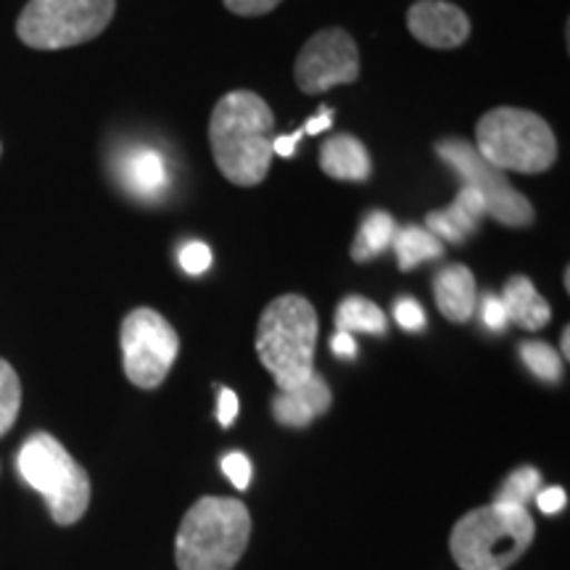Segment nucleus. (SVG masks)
<instances>
[{"instance_id":"1","label":"nucleus","mask_w":570,"mask_h":570,"mask_svg":"<svg viewBox=\"0 0 570 570\" xmlns=\"http://www.w3.org/2000/svg\"><path fill=\"white\" fill-rule=\"evenodd\" d=\"M273 109L252 90L227 92L217 101L209 122V142L217 169L233 185H259L273 164Z\"/></svg>"},{"instance_id":"2","label":"nucleus","mask_w":570,"mask_h":570,"mask_svg":"<svg viewBox=\"0 0 570 570\" xmlns=\"http://www.w3.org/2000/svg\"><path fill=\"white\" fill-rule=\"evenodd\" d=\"M252 537L246 504L227 497H202L185 512L175 541L180 570H233Z\"/></svg>"},{"instance_id":"3","label":"nucleus","mask_w":570,"mask_h":570,"mask_svg":"<svg viewBox=\"0 0 570 570\" xmlns=\"http://www.w3.org/2000/svg\"><path fill=\"white\" fill-rule=\"evenodd\" d=\"M317 331V312L304 296H281L262 312L256 354L281 391L298 389L315 375Z\"/></svg>"},{"instance_id":"4","label":"nucleus","mask_w":570,"mask_h":570,"mask_svg":"<svg viewBox=\"0 0 570 570\" xmlns=\"http://www.w3.org/2000/svg\"><path fill=\"white\" fill-rule=\"evenodd\" d=\"M533 537L529 510L487 504L454 523L449 552L460 570H508L529 552Z\"/></svg>"},{"instance_id":"5","label":"nucleus","mask_w":570,"mask_h":570,"mask_svg":"<svg viewBox=\"0 0 570 570\" xmlns=\"http://www.w3.org/2000/svg\"><path fill=\"white\" fill-rule=\"evenodd\" d=\"M475 151L499 173L539 175L558 159V140L539 114L525 109H491L475 127Z\"/></svg>"},{"instance_id":"6","label":"nucleus","mask_w":570,"mask_h":570,"mask_svg":"<svg viewBox=\"0 0 570 570\" xmlns=\"http://www.w3.org/2000/svg\"><path fill=\"white\" fill-rule=\"evenodd\" d=\"M19 473L46 497L59 525L77 523L90 504V475L51 433H32L19 452Z\"/></svg>"},{"instance_id":"7","label":"nucleus","mask_w":570,"mask_h":570,"mask_svg":"<svg viewBox=\"0 0 570 570\" xmlns=\"http://www.w3.org/2000/svg\"><path fill=\"white\" fill-rule=\"evenodd\" d=\"M117 0H30L17 21L24 46L61 51L98 38L114 17Z\"/></svg>"},{"instance_id":"8","label":"nucleus","mask_w":570,"mask_h":570,"mask_svg":"<svg viewBox=\"0 0 570 570\" xmlns=\"http://www.w3.org/2000/svg\"><path fill=\"white\" fill-rule=\"evenodd\" d=\"M436 154L462 177L468 188H473L481 196L483 209L497 223H502L504 227H529L533 223V206L529 198L512 188L504 173L491 167L475 151L473 142L462 138H446L436 146Z\"/></svg>"},{"instance_id":"9","label":"nucleus","mask_w":570,"mask_h":570,"mask_svg":"<svg viewBox=\"0 0 570 570\" xmlns=\"http://www.w3.org/2000/svg\"><path fill=\"white\" fill-rule=\"evenodd\" d=\"M180 338L156 309L138 306L122 323L125 375L138 389H159L173 370Z\"/></svg>"},{"instance_id":"10","label":"nucleus","mask_w":570,"mask_h":570,"mask_svg":"<svg viewBox=\"0 0 570 570\" xmlns=\"http://www.w3.org/2000/svg\"><path fill=\"white\" fill-rule=\"evenodd\" d=\"M296 85L306 96H320L360 77V51L346 30H323L306 40L296 59Z\"/></svg>"},{"instance_id":"11","label":"nucleus","mask_w":570,"mask_h":570,"mask_svg":"<svg viewBox=\"0 0 570 570\" xmlns=\"http://www.w3.org/2000/svg\"><path fill=\"white\" fill-rule=\"evenodd\" d=\"M407 27L412 38L428 48L452 51L470 38L468 13L446 0H417L407 11Z\"/></svg>"},{"instance_id":"12","label":"nucleus","mask_w":570,"mask_h":570,"mask_svg":"<svg viewBox=\"0 0 570 570\" xmlns=\"http://www.w3.org/2000/svg\"><path fill=\"white\" fill-rule=\"evenodd\" d=\"M483 214H487V209H483L481 196L475 194L473 188H468V185H462L458 198H454L446 209L428 214L425 225L428 230L436 235L441 244L460 246L465 244L470 235L479 233Z\"/></svg>"},{"instance_id":"13","label":"nucleus","mask_w":570,"mask_h":570,"mask_svg":"<svg viewBox=\"0 0 570 570\" xmlns=\"http://www.w3.org/2000/svg\"><path fill=\"white\" fill-rule=\"evenodd\" d=\"M333 396L323 375H312L309 381L302 383L298 389L281 391L273 399V415L285 428H306L312 420L325 415L331 410Z\"/></svg>"},{"instance_id":"14","label":"nucleus","mask_w":570,"mask_h":570,"mask_svg":"<svg viewBox=\"0 0 570 570\" xmlns=\"http://www.w3.org/2000/svg\"><path fill=\"white\" fill-rule=\"evenodd\" d=\"M320 167L327 177L344 183H365L373 175L367 148L354 135H333L320 148Z\"/></svg>"},{"instance_id":"15","label":"nucleus","mask_w":570,"mask_h":570,"mask_svg":"<svg viewBox=\"0 0 570 570\" xmlns=\"http://www.w3.org/2000/svg\"><path fill=\"white\" fill-rule=\"evenodd\" d=\"M439 312L449 323H468L475 312V277L465 265H449L433 277Z\"/></svg>"},{"instance_id":"16","label":"nucleus","mask_w":570,"mask_h":570,"mask_svg":"<svg viewBox=\"0 0 570 570\" xmlns=\"http://www.w3.org/2000/svg\"><path fill=\"white\" fill-rule=\"evenodd\" d=\"M502 304L508 309V320L523 327V331H541L552 320V309L547 298L539 294L537 285L529 277L515 275L504 283Z\"/></svg>"},{"instance_id":"17","label":"nucleus","mask_w":570,"mask_h":570,"mask_svg":"<svg viewBox=\"0 0 570 570\" xmlns=\"http://www.w3.org/2000/svg\"><path fill=\"white\" fill-rule=\"evenodd\" d=\"M125 180L142 198L159 196V190L167 185V164H164V156L154 151V148H138V151H132V156L125 164Z\"/></svg>"},{"instance_id":"18","label":"nucleus","mask_w":570,"mask_h":570,"mask_svg":"<svg viewBox=\"0 0 570 570\" xmlns=\"http://www.w3.org/2000/svg\"><path fill=\"white\" fill-rule=\"evenodd\" d=\"M391 246H394L399 269H402V273H410V269H415L420 265V262L439 259V256L444 254V244H441L428 227L420 225H407L402 227V230H396L394 244Z\"/></svg>"},{"instance_id":"19","label":"nucleus","mask_w":570,"mask_h":570,"mask_svg":"<svg viewBox=\"0 0 570 570\" xmlns=\"http://www.w3.org/2000/svg\"><path fill=\"white\" fill-rule=\"evenodd\" d=\"M336 327L344 333H370V336H383L389 320L377 304L365 296H348L341 302L336 312Z\"/></svg>"},{"instance_id":"20","label":"nucleus","mask_w":570,"mask_h":570,"mask_svg":"<svg viewBox=\"0 0 570 570\" xmlns=\"http://www.w3.org/2000/svg\"><path fill=\"white\" fill-rule=\"evenodd\" d=\"M396 235V223L389 212H373L365 219V225L360 227V235H356L352 256L354 262H370L375 259L377 254H383L386 248L394 244Z\"/></svg>"},{"instance_id":"21","label":"nucleus","mask_w":570,"mask_h":570,"mask_svg":"<svg viewBox=\"0 0 570 570\" xmlns=\"http://www.w3.org/2000/svg\"><path fill=\"white\" fill-rule=\"evenodd\" d=\"M539 487H541L539 470L520 468L515 473H510L508 481L502 483V489L497 491L494 504H502V508H525V504L539 494Z\"/></svg>"},{"instance_id":"22","label":"nucleus","mask_w":570,"mask_h":570,"mask_svg":"<svg viewBox=\"0 0 570 570\" xmlns=\"http://www.w3.org/2000/svg\"><path fill=\"white\" fill-rule=\"evenodd\" d=\"M518 352L520 360L525 362V367H529L539 381L560 383L562 360L550 344H544V341H523Z\"/></svg>"},{"instance_id":"23","label":"nucleus","mask_w":570,"mask_h":570,"mask_svg":"<svg viewBox=\"0 0 570 570\" xmlns=\"http://www.w3.org/2000/svg\"><path fill=\"white\" fill-rule=\"evenodd\" d=\"M21 407V383L17 370L0 360V436L11 431Z\"/></svg>"},{"instance_id":"24","label":"nucleus","mask_w":570,"mask_h":570,"mask_svg":"<svg viewBox=\"0 0 570 570\" xmlns=\"http://www.w3.org/2000/svg\"><path fill=\"white\" fill-rule=\"evenodd\" d=\"M180 265L188 275H202L212 267V252L209 246L202 244V240H194V244L183 246L180 252Z\"/></svg>"},{"instance_id":"25","label":"nucleus","mask_w":570,"mask_h":570,"mask_svg":"<svg viewBox=\"0 0 570 570\" xmlns=\"http://www.w3.org/2000/svg\"><path fill=\"white\" fill-rule=\"evenodd\" d=\"M223 470L227 479L233 481L235 489L246 491L248 483H252V462H248L246 454L230 452L223 458Z\"/></svg>"},{"instance_id":"26","label":"nucleus","mask_w":570,"mask_h":570,"mask_svg":"<svg viewBox=\"0 0 570 570\" xmlns=\"http://www.w3.org/2000/svg\"><path fill=\"white\" fill-rule=\"evenodd\" d=\"M396 323L404 327V331H423L425 327V312L415 298H399L394 306Z\"/></svg>"},{"instance_id":"27","label":"nucleus","mask_w":570,"mask_h":570,"mask_svg":"<svg viewBox=\"0 0 570 570\" xmlns=\"http://www.w3.org/2000/svg\"><path fill=\"white\" fill-rule=\"evenodd\" d=\"M283 0H225V6L238 17H262V13H269L277 9Z\"/></svg>"},{"instance_id":"28","label":"nucleus","mask_w":570,"mask_h":570,"mask_svg":"<svg viewBox=\"0 0 570 570\" xmlns=\"http://www.w3.org/2000/svg\"><path fill=\"white\" fill-rule=\"evenodd\" d=\"M483 323H487L491 331H497V333H502L504 327L510 325L508 309H504L502 298H499V296L483 298Z\"/></svg>"},{"instance_id":"29","label":"nucleus","mask_w":570,"mask_h":570,"mask_svg":"<svg viewBox=\"0 0 570 570\" xmlns=\"http://www.w3.org/2000/svg\"><path fill=\"white\" fill-rule=\"evenodd\" d=\"M533 502L539 504V510L544 512V515H554V512L566 510L568 494H566V491H562L560 487H550V489L539 491V494L533 497Z\"/></svg>"},{"instance_id":"30","label":"nucleus","mask_w":570,"mask_h":570,"mask_svg":"<svg viewBox=\"0 0 570 570\" xmlns=\"http://www.w3.org/2000/svg\"><path fill=\"white\" fill-rule=\"evenodd\" d=\"M235 415H238V396H235V391L223 389V391H219V399H217L219 425L230 428L235 423Z\"/></svg>"},{"instance_id":"31","label":"nucleus","mask_w":570,"mask_h":570,"mask_svg":"<svg viewBox=\"0 0 570 570\" xmlns=\"http://www.w3.org/2000/svg\"><path fill=\"white\" fill-rule=\"evenodd\" d=\"M331 348H333V354L341 356V360H352V356L356 354L354 336H352V333L338 331L336 336H333V341H331Z\"/></svg>"},{"instance_id":"32","label":"nucleus","mask_w":570,"mask_h":570,"mask_svg":"<svg viewBox=\"0 0 570 570\" xmlns=\"http://www.w3.org/2000/svg\"><path fill=\"white\" fill-rule=\"evenodd\" d=\"M333 127V109H320V114L317 117H312L309 122L304 125V130H306V135H317V132H323V130H331Z\"/></svg>"},{"instance_id":"33","label":"nucleus","mask_w":570,"mask_h":570,"mask_svg":"<svg viewBox=\"0 0 570 570\" xmlns=\"http://www.w3.org/2000/svg\"><path fill=\"white\" fill-rule=\"evenodd\" d=\"M562 356H570V331L566 327V331H562Z\"/></svg>"},{"instance_id":"34","label":"nucleus","mask_w":570,"mask_h":570,"mask_svg":"<svg viewBox=\"0 0 570 570\" xmlns=\"http://www.w3.org/2000/svg\"><path fill=\"white\" fill-rule=\"evenodd\" d=\"M0 151H3V148H0Z\"/></svg>"}]
</instances>
